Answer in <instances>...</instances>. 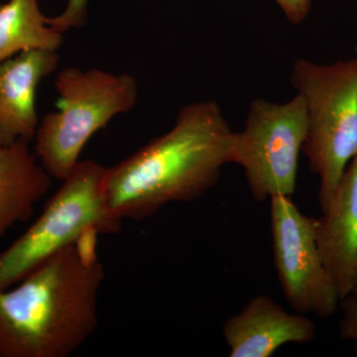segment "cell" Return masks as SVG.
<instances>
[{"instance_id":"obj_1","label":"cell","mask_w":357,"mask_h":357,"mask_svg":"<svg viewBox=\"0 0 357 357\" xmlns=\"http://www.w3.org/2000/svg\"><path fill=\"white\" fill-rule=\"evenodd\" d=\"M93 231L0 289V357H69L95 333L105 272Z\"/></svg>"},{"instance_id":"obj_2","label":"cell","mask_w":357,"mask_h":357,"mask_svg":"<svg viewBox=\"0 0 357 357\" xmlns=\"http://www.w3.org/2000/svg\"><path fill=\"white\" fill-rule=\"evenodd\" d=\"M234 131L215 100L185 105L170 130L107 168L103 192L119 220H144L171 203H189L217 184Z\"/></svg>"},{"instance_id":"obj_3","label":"cell","mask_w":357,"mask_h":357,"mask_svg":"<svg viewBox=\"0 0 357 357\" xmlns=\"http://www.w3.org/2000/svg\"><path fill=\"white\" fill-rule=\"evenodd\" d=\"M54 86L58 110L40 121L34 152L51 178L62 182L81 161L89 139L135 107L138 84L128 73L68 67L58 73Z\"/></svg>"},{"instance_id":"obj_4","label":"cell","mask_w":357,"mask_h":357,"mask_svg":"<svg viewBox=\"0 0 357 357\" xmlns=\"http://www.w3.org/2000/svg\"><path fill=\"white\" fill-rule=\"evenodd\" d=\"M291 82L306 103L303 152L319 176L323 211L357 155V58L331 65L298 59Z\"/></svg>"},{"instance_id":"obj_5","label":"cell","mask_w":357,"mask_h":357,"mask_svg":"<svg viewBox=\"0 0 357 357\" xmlns=\"http://www.w3.org/2000/svg\"><path fill=\"white\" fill-rule=\"evenodd\" d=\"M107 167L79 161L24 234L0 251V289L13 287L59 251L89 232L116 234L121 220L110 213L103 192Z\"/></svg>"},{"instance_id":"obj_6","label":"cell","mask_w":357,"mask_h":357,"mask_svg":"<svg viewBox=\"0 0 357 357\" xmlns=\"http://www.w3.org/2000/svg\"><path fill=\"white\" fill-rule=\"evenodd\" d=\"M307 132L306 103L299 93L287 102H251L243 130L232 135L229 163L243 168L253 198H292Z\"/></svg>"},{"instance_id":"obj_7","label":"cell","mask_w":357,"mask_h":357,"mask_svg":"<svg viewBox=\"0 0 357 357\" xmlns=\"http://www.w3.org/2000/svg\"><path fill=\"white\" fill-rule=\"evenodd\" d=\"M274 264L282 291L294 311L330 318L340 304L314 231V218L301 213L292 198L270 199Z\"/></svg>"},{"instance_id":"obj_8","label":"cell","mask_w":357,"mask_h":357,"mask_svg":"<svg viewBox=\"0 0 357 357\" xmlns=\"http://www.w3.org/2000/svg\"><path fill=\"white\" fill-rule=\"evenodd\" d=\"M231 357H270L284 345L309 344L316 326L306 314L286 312L271 297L256 296L222 328Z\"/></svg>"},{"instance_id":"obj_9","label":"cell","mask_w":357,"mask_h":357,"mask_svg":"<svg viewBox=\"0 0 357 357\" xmlns=\"http://www.w3.org/2000/svg\"><path fill=\"white\" fill-rule=\"evenodd\" d=\"M321 211L314 218L317 243L342 301L357 287V155Z\"/></svg>"},{"instance_id":"obj_10","label":"cell","mask_w":357,"mask_h":357,"mask_svg":"<svg viewBox=\"0 0 357 357\" xmlns=\"http://www.w3.org/2000/svg\"><path fill=\"white\" fill-rule=\"evenodd\" d=\"M56 51L23 52L0 63V140L31 142L39 126L37 89L57 69Z\"/></svg>"},{"instance_id":"obj_11","label":"cell","mask_w":357,"mask_h":357,"mask_svg":"<svg viewBox=\"0 0 357 357\" xmlns=\"http://www.w3.org/2000/svg\"><path fill=\"white\" fill-rule=\"evenodd\" d=\"M51 185V176L30 142L6 144L0 140V241L9 229L32 217Z\"/></svg>"},{"instance_id":"obj_12","label":"cell","mask_w":357,"mask_h":357,"mask_svg":"<svg viewBox=\"0 0 357 357\" xmlns=\"http://www.w3.org/2000/svg\"><path fill=\"white\" fill-rule=\"evenodd\" d=\"M63 42V34L47 23L38 0L0 4V63L23 52H57Z\"/></svg>"},{"instance_id":"obj_13","label":"cell","mask_w":357,"mask_h":357,"mask_svg":"<svg viewBox=\"0 0 357 357\" xmlns=\"http://www.w3.org/2000/svg\"><path fill=\"white\" fill-rule=\"evenodd\" d=\"M88 4L89 0H68L64 11L47 17V23L63 35L69 30L84 27L88 21Z\"/></svg>"},{"instance_id":"obj_14","label":"cell","mask_w":357,"mask_h":357,"mask_svg":"<svg viewBox=\"0 0 357 357\" xmlns=\"http://www.w3.org/2000/svg\"><path fill=\"white\" fill-rule=\"evenodd\" d=\"M342 317L340 323V337L354 345L357 354V295L352 294L340 301Z\"/></svg>"},{"instance_id":"obj_15","label":"cell","mask_w":357,"mask_h":357,"mask_svg":"<svg viewBox=\"0 0 357 357\" xmlns=\"http://www.w3.org/2000/svg\"><path fill=\"white\" fill-rule=\"evenodd\" d=\"M292 24H301L311 9L312 0H275Z\"/></svg>"},{"instance_id":"obj_16","label":"cell","mask_w":357,"mask_h":357,"mask_svg":"<svg viewBox=\"0 0 357 357\" xmlns=\"http://www.w3.org/2000/svg\"><path fill=\"white\" fill-rule=\"evenodd\" d=\"M354 294H356V295H357V287L356 289V291H354Z\"/></svg>"},{"instance_id":"obj_17","label":"cell","mask_w":357,"mask_h":357,"mask_svg":"<svg viewBox=\"0 0 357 357\" xmlns=\"http://www.w3.org/2000/svg\"><path fill=\"white\" fill-rule=\"evenodd\" d=\"M356 54H357V45H356Z\"/></svg>"}]
</instances>
